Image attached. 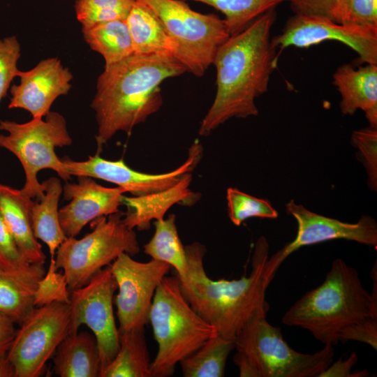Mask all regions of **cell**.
Listing matches in <instances>:
<instances>
[{"label": "cell", "instance_id": "6da1fadb", "mask_svg": "<svg viewBox=\"0 0 377 377\" xmlns=\"http://www.w3.org/2000/svg\"><path fill=\"white\" fill-rule=\"evenodd\" d=\"M275 20L273 8L230 36L219 47L213 61L216 95L200 125V135L207 136L231 118L258 115L255 99L267 91L278 62L270 38Z\"/></svg>", "mask_w": 377, "mask_h": 377}, {"label": "cell", "instance_id": "7a4b0ae2", "mask_svg": "<svg viewBox=\"0 0 377 377\" xmlns=\"http://www.w3.org/2000/svg\"><path fill=\"white\" fill-rule=\"evenodd\" d=\"M188 274L180 281L182 293L194 311L216 330L218 335L235 340L246 322L258 310L269 307L268 286L281 265L269 244L260 237L255 246L251 271L238 279H210L203 266L206 248L198 242L185 246Z\"/></svg>", "mask_w": 377, "mask_h": 377}, {"label": "cell", "instance_id": "3957f363", "mask_svg": "<svg viewBox=\"0 0 377 377\" xmlns=\"http://www.w3.org/2000/svg\"><path fill=\"white\" fill-rule=\"evenodd\" d=\"M185 72L184 66L168 54H133L105 65L91 103L98 125L96 154L118 131L130 135L158 111L163 104L161 84Z\"/></svg>", "mask_w": 377, "mask_h": 377}, {"label": "cell", "instance_id": "277c9868", "mask_svg": "<svg viewBox=\"0 0 377 377\" xmlns=\"http://www.w3.org/2000/svg\"><path fill=\"white\" fill-rule=\"evenodd\" d=\"M373 291L363 286L357 271L335 259L324 281L306 293L282 317L283 324L309 331L324 346H336L343 327L366 318L377 319L376 267Z\"/></svg>", "mask_w": 377, "mask_h": 377}, {"label": "cell", "instance_id": "5b68a950", "mask_svg": "<svg viewBox=\"0 0 377 377\" xmlns=\"http://www.w3.org/2000/svg\"><path fill=\"white\" fill-rule=\"evenodd\" d=\"M268 309L256 312L235 336L233 361L239 376L319 377L333 362V346L310 354L293 350L281 329L267 322Z\"/></svg>", "mask_w": 377, "mask_h": 377}, {"label": "cell", "instance_id": "8992f818", "mask_svg": "<svg viewBox=\"0 0 377 377\" xmlns=\"http://www.w3.org/2000/svg\"><path fill=\"white\" fill-rule=\"evenodd\" d=\"M149 322L158 343L151 364L152 377L172 375L177 363L218 334L186 301L177 276H165L157 287Z\"/></svg>", "mask_w": 377, "mask_h": 377}, {"label": "cell", "instance_id": "52a82bcc", "mask_svg": "<svg viewBox=\"0 0 377 377\" xmlns=\"http://www.w3.org/2000/svg\"><path fill=\"white\" fill-rule=\"evenodd\" d=\"M45 117V120L36 117L25 123L0 121V130L7 133L0 134V147L12 152L21 163L25 175L21 190L31 199H39L44 194V186L37 178L41 170H52L65 181L71 177L55 152L56 147L72 143L66 119L51 111Z\"/></svg>", "mask_w": 377, "mask_h": 377}, {"label": "cell", "instance_id": "ba28073f", "mask_svg": "<svg viewBox=\"0 0 377 377\" xmlns=\"http://www.w3.org/2000/svg\"><path fill=\"white\" fill-rule=\"evenodd\" d=\"M150 8L175 47V57L197 77L213 64L219 47L230 37L224 20L192 10L181 0H138Z\"/></svg>", "mask_w": 377, "mask_h": 377}, {"label": "cell", "instance_id": "9c48e42d", "mask_svg": "<svg viewBox=\"0 0 377 377\" xmlns=\"http://www.w3.org/2000/svg\"><path fill=\"white\" fill-rule=\"evenodd\" d=\"M117 212L95 220L94 230L81 239L67 237L56 252V266L64 271L69 290L86 285L100 269L121 253L140 251L137 235Z\"/></svg>", "mask_w": 377, "mask_h": 377}, {"label": "cell", "instance_id": "30bf717a", "mask_svg": "<svg viewBox=\"0 0 377 377\" xmlns=\"http://www.w3.org/2000/svg\"><path fill=\"white\" fill-rule=\"evenodd\" d=\"M70 304L36 307L20 325L7 353L15 377L43 376L47 360L70 334Z\"/></svg>", "mask_w": 377, "mask_h": 377}, {"label": "cell", "instance_id": "8fae6325", "mask_svg": "<svg viewBox=\"0 0 377 377\" xmlns=\"http://www.w3.org/2000/svg\"><path fill=\"white\" fill-rule=\"evenodd\" d=\"M117 289L110 266L96 272L82 287L70 292V334L87 325L96 337L101 360V372L115 357L119 348V330L113 311L114 293Z\"/></svg>", "mask_w": 377, "mask_h": 377}, {"label": "cell", "instance_id": "7c38bea8", "mask_svg": "<svg viewBox=\"0 0 377 377\" xmlns=\"http://www.w3.org/2000/svg\"><path fill=\"white\" fill-rule=\"evenodd\" d=\"M110 266L118 289L114 299L118 330L145 327L156 290L171 267L154 259L139 262L127 253H121Z\"/></svg>", "mask_w": 377, "mask_h": 377}, {"label": "cell", "instance_id": "4fadbf2b", "mask_svg": "<svg viewBox=\"0 0 377 377\" xmlns=\"http://www.w3.org/2000/svg\"><path fill=\"white\" fill-rule=\"evenodd\" d=\"M202 156V147L197 140L188 150L186 161L176 169L165 173L151 174L135 170L123 159L107 160L98 154L82 161L62 159L71 176H87L117 184L133 196L159 192L175 186L184 175L191 173Z\"/></svg>", "mask_w": 377, "mask_h": 377}, {"label": "cell", "instance_id": "5bb4252c", "mask_svg": "<svg viewBox=\"0 0 377 377\" xmlns=\"http://www.w3.org/2000/svg\"><path fill=\"white\" fill-rule=\"evenodd\" d=\"M325 40L345 44L359 56L361 62L377 64V28L338 24L327 18L295 15L271 43L278 57L287 47L307 48Z\"/></svg>", "mask_w": 377, "mask_h": 377}, {"label": "cell", "instance_id": "9a60e30c", "mask_svg": "<svg viewBox=\"0 0 377 377\" xmlns=\"http://www.w3.org/2000/svg\"><path fill=\"white\" fill-rule=\"evenodd\" d=\"M286 212L297 223L295 238L274 255L281 263L299 249L334 239L354 241L377 249V223L370 216H362L357 223L343 222L313 212L290 200Z\"/></svg>", "mask_w": 377, "mask_h": 377}, {"label": "cell", "instance_id": "2e32d148", "mask_svg": "<svg viewBox=\"0 0 377 377\" xmlns=\"http://www.w3.org/2000/svg\"><path fill=\"white\" fill-rule=\"evenodd\" d=\"M64 198L70 202L59 209L61 228L67 237H75L89 222L119 212L126 191L105 187L87 176L77 177V183L66 182Z\"/></svg>", "mask_w": 377, "mask_h": 377}, {"label": "cell", "instance_id": "e0dca14e", "mask_svg": "<svg viewBox=\"0 0 377 377\" xmlns=\"http://www.w3.org/2000/svg\"><path fill=\"white\" fill-rule=\"evenodd\" d=\"M18 84L10 88L8 108H20L30 112L33 118L45 117L54 101L67 94L71 88L73 75L55 57L41 60L27 71H20Z\"/></svg>", "mask_w": 377, "mask_h": 377}, {"label": "cell", "instance_id": "ac0fdd59", "mask_svg": "<svg viewBox=\"0 0 377 377\" xmlns=\"http://www.w3.org/2000/svg\"><path fill=\"white\" fill-rule=\"evenodd\" d=\"M333 84L341 95V113L353 115L361 110L369 126L377 128V64H367L358 68L342 65L333 74Z\"/></svg>", "mask_w": 377, "mask_h": 377}, {"label": "cell", "instance_id": "d6986e66", "mask_svg": "<svg viewBox=\"0 0 377 377\" xmlns=\"http://www.w3.org/2000/svg\"><path fill=\"white\" fill-rule=\"evenodd\" d=\"M33 199L21 189L0 184V217L21 253L31 264H45V255L31 223Z\"/></svg>", "mask_w": 377, "mask_h": 377}, {"label": "cell", "instance_id": "ffe728a7", "mask_svg": "<svg viewBox=\"0 0 377 377\" xmlns=\"http://www.w3.org/2000/svg\"><path fill=\"white\" fill-rule=\"evenodd\" d=\"M191 173H188L175 186L170 188L141 196L123 195L122 205L127 207L124 221L131 229L146 230L150 228L153 220L164 218L167 211L175 204L191 205L198 200L189 186Z\"/></svg>", "mask_w": 377, "mask_h": 377}, {"label": "cell", "instance_id": "44dd1931", "mask_svg": "<svg viewBox=\"0 0 377 377\" xmlns=\"http://www.w3.org/2000/svg\"><path fill=\"white\" fill-rule=\"evenodd\" d=\"M53 370L60 377H100L96 337L87 331L69 334L54 352Z\"/></svg>", "mask_w": 377, "mask_h": 377}, {"label": "cell", "instance_id": "7402d4cb", "mask_svg": "<svg viewBox=\"0 0 377 377\" xmlns=\"http://www.w3.org/2000/svg\"><path fill=\"white\" fill-rule=\"evenodd\" d=\"M45 274L43 264H34L25 272L0 269V314L21 325L36 308L35 291Z\"/></svg>", "mask_w": 377, "mask_h": 377}, {"label": "cell", "instance_id": "603a6c76", "mask_svg": "<svg viewBox=\"0 0 377 377\" xmlns=\"http://www.w3.org/2000/svg\"><path fill=\"white\" fill-rule=\"evenodd\" d=\"M44 194L33 200L30 210L31 228L35 237L42 240L48 247L50 258L67 238L59 219V202L63 186L59 178L52 177L44 181Z\"/></svg>", "mask_w": 377, "mask_h": 377}, {"label": "cell", "instance_id": "cb8c5ba5", "mask_svg": "<svg viewBox=\"0 0 377 377\" xmlns=\"http://www.w3.org/2000/svg\"><path fill=\"white\" fill-rule=\"evenodd\" d=\"M126 22L134 54L175 57L174 43L159 19L145 4L134 0Z\"/></svg>", "mask_w": 377, "mask_h": 377}, {"label": "cell", "instance_id": "d4e9b609", "mask_svg": "<svg viewBox=\"0 0 377 377\" xmlns=\"http://www.w3.org/2000/svg\"><path fill=\"white\" fill-rule=\"evenodd\" d=\"M119 348L100 377H152L145 327L119 332Z\"/></svg>", "mask_w": 377, "mask_h": 377}, {"label": "cell", "instance_id": "484cf974", "mask_svg": "<svg viewBox=\"0 0 377 377\" xmlns=\"http://www.w3.org/2000/svg\"><path fill=\"white\" fill-rule=\"evenodd\" d=\"M154 225V233L144 246L145 253L151 259L168 264L176 270L179 281H184L188 274V263L185 246L178 234L175 215L155 220Z\"/></svg>", "mask_w": 377, "mask_h": 377}, {"label": "cell", "instance_id": "4316f807", "mask_svg": "<svg viewBox=\"0 0 377 377\" xmlns=\"http://www.w3.org/2000/svg\"><path fill=\"white\" fill-rule=\"evenodd\" d=\"M86 43L105 60V65L120 61L134 54L126 20H117L82 28Z\"/></svg>", "mask_w": 377, "mask_h": 377}, {"label": "cell", "instance_id": "83f0119b", "mask_svg": "<svg viewBox=\"0 0 377 377\" xmlns=\"http://www.w3.org/2000/svg\"><path fill=\"white\" fill-rule=\"evenodd\" d=\"M232 340L216 335L179 362L184 377H223Z\"/></svg>", "mask_w": 377, "mask_h": 377}, {"label": "cell", "instance_id": "f1b7e54d", "mask_svg": "<svg viewBox=\"0 0 377 377\" xmlns=\"http://www.w3.org/2000/svg\"><path fill=\"white\" fill-rule=\"evenodd\" d=\"M206 3L221 11L230 35L243 31L253 21L288 0H191Z\"/></svg>", "mask_w": 377, "mask_h": 377}, {"label": "cell", "instance_id": "f546056e", "mask_svg": "<svg viewBox=\"0 0 377 377\" xmlns=\"http://www.w3.org/2000/svg\"><path fill=\"white\" fill-rule=\"evenodd\" d=\"M134 0H76L75 10L82 27L112 20H126Z\"/></svg>", "mask_w": 377, "mask_h": 377}, {"label": "cell", "instance_id": "4dcf8cb0", "mask_svg": "<svg viewBox=\"0 0 377 377\" xmlns=\"http://www.w3.org/2000/svg\"><path fill=\"white\" fill-rule=\"evenodd\" d=\"M226 199L228 216L235 226H239L253 217L271 219L278 217L277 211L268 200L250 195L236 188L227 189Z\"/></svg>", "mask_w": 377, "mask_h": 377}, {"label": "cell", "instance_id": "1f68e13d", "mask_svg": "<svg viewBox=\"0 0 377 377\" xmlns=\"http://www.w3.org/2000/svg\"><path fill=\"white\" fill-rule=\"evenodd\" d=\"M55 258H51L47 272L39 280L34 294L36 307L53 302L70 304V290L64 274L57 272Z\"/></svg>", "mask_w": 377, "mask_h": 377}, {"label": "cell", "instance_id": "d6a6232c", "mask_svg": "<svg viewBox=\"0 0 377 377\" xmlns=\"http://www.w3.org/2000/svg\"><path fill=\"white\" fill-rule=\"evenodd\" d=\"M334 22L377 28V0H341Z\"/></svg>", "mask_w": 377, "mask_h": 377}, {"label": "cell", "instance_id": "836d02e7", "mask_svg": "<svg viewBox=\"0 0 377 377\" xmlns=\"http://www.w3.org/2000/svg\"><path fill=\"white\" fill-rule=\"evenodd\" d=\"M351 143L359 152L368 177V186L372 191L377 188V128L368 127L355 131Z\"/></svg>", "mask_w": 377, "mask_h": 377}, {"label": "cell", "instance_id": "e575fe53", "mask_svg": "<svg viewBox=\"0 0 377 377\" xmlns=\"http://www.w3.org/2000/svg\"><path fill=\"white\" fill-rule=\"evenodd\" d=\"M20 57V45L16 36L0 39V103L6 96L13 80L18 77Z\"/></svg>", "mask_w": 377, "mask_h": 377}, {"label": "cell", "instance_id": "d590c367", "mask_svg": "<svg viewBox=\"0 0 377 377\" xmlns=\"http://www.w3.org/2000/svg\"><path fill=\"white\" fill-rule=\"evenodd\" d=\"M34 265L21 253L0 217V269L8 272H25Z\"/></svg>", "mask_w": 377, "mask_h": 377}, {"label": "cell", "instance_id": "8d00e7d4", "mask_svg": "<svg viewBox=\"0 0 377 377\" xmlns=\"http://www.w3.org/2000/svg\"><path fill=\"white\" fill-rule=\"evenodd\" d=\"M337 337L339 342L357 341L377 349V319L366 318L341 330Z\"/></svg>", "mask_w": 377, "mask_h": 377}, {"label": "cell", "instance_id": "74e56055", "mask_svg": "<svg viewBox=\"0 0 377 377\" xmlns=\"http://www.w3.org/2000/svg\"><path fill=\"white\" fill-rule=\"evenodd\" d=\"M295 15L316 16L334 22L341 0H288Z\"/></svg>", "mask_w": 377, "mask_h": 377}, {"label": "cell", "instance_id": "f35d334b", "mask_svg": "<svg viewBox=\"0 0 377 377\" xmlns=\"http://www.w3.org/2000/svg\"><path fill=\"white\" fill-rule=\"evenodd\" d=\"M358 360V357L355 352L345 360H339L331 364L320 375L319 377H363L369 376L367 369L351 373L352 368Z\"/></svg>", "mask_w": 377, "mask_h": 377}, {"label": "cell", "instance_id": "ab89813d", "mask_svg": "<svg viewBox=\"0 0 377 377\" xmlns=\"http://www.w3.org/2000/svg\"><path fill=\"white\" fill-rule=\"evenodd\" d=\"M16 332L15 323L0 314V353L8 351Z\"/></svg>", "mask_w": 377, "mask_h": 377}, {"label": "cell", "instance_id": "60d3db41", "mask_svg": "<svg viewBox=\"0 0 377 377\" xmlns=\"http://www.w3.org/2000/svg\"><path fill=\"white\" fill-rule=\"evenodd\" d=\"M7 353H0V377H15V367Z\"/></svg>", "mask_w": 377, "mask_h": 377}]
</instances>
